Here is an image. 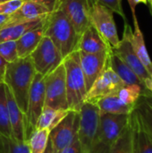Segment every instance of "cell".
I'll return each instance as SVG.
<instances>
[{
    "label": "cell",
    "mask_w": 152,
    "mask_h": 153,
    "mask_svg": "<svg viewBox=\"0 0 152 153\" xmlns=\"http://www.w3.org/2000/svg\"><path fill=\"white\" fill-rule=\"evenodd\" d=\"M144 85L147 90H149L152 93V75H150L145 81H144Z\"/></svg>",
    "instance_id": "37"
},
{
    "label": "cell",
    "mask_w": 152,
    "mask_h": 153,
    "mask_svg": "<svg viewBox=\"0 0 152 153\" xmlns=\"http://www.w3.org/2000/svg\"><path fill=\"white\" fill-rule=\"evenodd\" d=\"M0 153H30L28 141H17L0 134Z\"/></svg>",
    "instance_id": "27"
},
{
    "label": "cell",
    "mask_w": 152,
    "mask_h": 153,
    "mask_svg": "<svg viewBox=\"0 0 152 153\" xmlns=\"http://www.w3.org/2000/svg\"><path fill=\"white\" fill-rule=\"evenodd\" d=\"M70 112V109H54L44 106L36 124V129H54Z\"/></svg>",
    "instance_id": "24"
},
{
    "label": "cell",
    "mask_w": 152,
    "mask_h": 153,
    "mask_svg": "<svg viewBox=\"0 0 152 153\" xmlns=\"http://www.w3.org/2000/svg\"><path fill=\"white\" fill-rule=\"evenodd\" d=\"M0 56L6 63L16 61L18 57L16 41H4L0 43Z\"/></svg>",
    "instance_id": "30"
},
{
    "label": "cell",
    "mask_w": 152,
    "mask_h": 153,
    "mask_svg": "<svg viewBox=\"0 0 152 153\" xmlns=\"http://www.w3.org/2000/svg\"><path fill=\"white\" fill-rule=\"evenodd\" d=\"M5 1H10V0H0V3L1 2H5Z\"/></svg>",
    "instance_id": "41"
},
{
    "label": "cell",
    "mask_w": 152,
    "mask_h": 153,
    "mask_svg": "<svg viewBox=\"0 0 152 153\" xmlns=\"http://www.w3.org/2000/svg\"><path fill=\"white\" fill-rule=\"evenodd\" d=\"M88 4L90 23L111 48H116L120 39L114 19V12L98 0H88Z\"/></svg>",
    "instance_id": "5"
},
{
    "label": "cell",
    "mask_w": 152,
    "mask_h": 153,
    "mask_svg": "<svg viewBox=\"0 0 152 153\" xmlns=\"http://www.w3.org/2000/svg\"><path fill=\"white\" fill-rule=\"evenodd\" d=\"M58 153H80V143L78 141V136L77 139L71 145H69L68 147H66L65 149H64Z\"/></svg>",
    "instance_id": "33"
},
{
    "label": "cell",
    "mask_w": 152,
    "mask_h": 153,
    "mask_svg": "<svg viewBox=\"0 0 152 153\" xmlns=\"http://www.w3.org/2000/svg\"><path fill=\"white\" fill-rule=\"evenodd\" d=\"M125 84L120 77L108 65V63L102 74L94 82L91 88L88 91L85 101L93 102L96 100L117 92Z\"/></svg>",
    "instance_id": "12"
},
{
    "label": "cell",
    "mask_w": 152,
    "mask_h": 153,
    "mask_svg": "<svg viewBox=\"0 0 152 153\" xmlns=\"http://www.w3.org/2000/svg\"><path fill=\"white\" fill-rule=\"evenodd\" d=\"M47 18V17H46ZM46 22V21H45ZM44 37V24L24 33L16 40L19 58H25L35 50L41 39Z\"/></svg>",
    "instance_id": "21"
},
{
    "label": "cell",
    "mask_w": 152,
    "mask_h": 153,
    "mask_svg": "<svg viewBox=\"0 0 152 153\" xmlns=\"http://www.w3.org/2000/svg\"><path fill=\"white\" fill-rule=\"evenodd\" d=\"M48 129H36L28 140L30 153H44L46 151L48 139Z\"/></svg>",
    "instance_id": "25"
},
{
    "label": "cell",
    "mask_w": 152,
    "mask_h": 153,
    "mask_svg": "<svg viewBox=\"0 0 152 153\" xmlns=\"http://www.w3.org/2000/svg\"><path fill=\"white\" fill-rule=\"evenodd\" d=\"M33 63L36 73L46 76L56 67H58L64 60L60 51L47 36H44L39 41L35 50L30 55Z\"/></svg>",
    "instance_id": "7"
},
{
    "label": "cell",
    "mask_w": 152,
    "mask_h": 153,
    "mask_svg": "<svg viewBox=\"0 0 152 153\" xmlns=\"http://www.w3.org/2000/svg\"><path fill=\"white\" fill-rule=\"evenodd\" d=\"M109 51L89 54L79 50L81 67L83 73L87 91L91 88L94 82L102 74L108 65Z\"/></svg>",
    "instance_id": "15"
},
{
    "label": "cell",
    "mask_w": 152,
    "mask_h": 153,
    "mask_svg": "<svg viewBox=\"0 0 152 153\" xmlns=\"http://www.w3.org/2000/svg\"><path fill=\"white\" fill-rule=\"evenodd\" d=\"M47 15L32 20V21L16 23V24L8 25V26L0 28V43L4 42V41H11V40L16 41L27 31L34 28L42 26L45 23Z\"/></svg>",
    "instance_id": "19"
},
{
    "label": "cell",
    "mask_w": 152,
    "mask_h": 153,
    "mask_svg": "<svg viewBox=\"0 0 152 153\" xmlns=\"http://www.w3.org/2000/svg\"><path fill=\"white\" fill-rule=\"evenodd\" d=\"M23 3V0H10L0 3V14L10 15L14 13Z\"/></svg>",
    "instance_id": "31"
},
{
    "label": "cell",
    "mask_w": 152,
    "mask_h": 153,
    "mask_svg": "<svg viewBox=\"0 0 152 153\" xmlns=\"http://www.w3.org/2000/svg\"><path fill=\"white\" fill-rule=\"evenodd\" d=\"M0 134L4 136L12 138V131L6 103L4 83L0 84Z\"/></svg>",
    "instance_id": "26"
},
{
    "label": "cell",
    "mask_w": 152,
    "mask_h": 153,
    "mask_svg": "<svg viewBox=\"0 0 152 153\" xmlns=\"http://www.w3.org/2000/svg\"><path fill=\"white\" fill-rule=\"evenodd\" d=\"M5 95L11 125L12 138L17 141H28V126L26 116L18 107L11 91L6 85Z\"/></svg>",
    "instance_id": "16"
},
{
    "label": "cell",
    "mask_w": 152,
    "mask_h": 153,
    "mask_svg": "<svg viewBox=\"0 0 152 153\" xmlns=\"http://www.w3.org/2000/svg\"><path fill=\"white\" fill-rule=\"evenodd\" d=\"M98 1L103 4L104 5H106L107 7H108L109 9H111L114 13L119 14L125 20V22L126 21L122 6V0H98Z\"/></svg>",
    "instance_id": "32"
},
{
    "label": "cell",
    "mask_w": 152,
    "mask_h": 153,
    "mask_svg": "<svg viewBox=\"0 0 152 153\" xmlns=\"http://www.w3.org/2000/svg\"><path fill=\"white\" fill-rule=\"evenodd\" d=\"M78 49L84 53L95 54L108 51L111 48L94 26L90 24L81 34Z\"/></svg>",
    "instance_id": "18"
},
{
    "label": "cell",
    "mask_w": 152,
    "mask_h": 153,
    "mask_svg": "<svg viewBox=\"0 0 152 153\" xmlns=\"http://www.w3.org/2000/svg\"><path fill=\"white\" fill-rule=\"evenodd\" d=\"M128 3H129V5H130V8H131V11H132V13H135V8H136V5L139 4H148L149 3V0H127Z\"/></svg>",
    "instance_id": "35"
},
{
    "label": "cell",
    "mask_w": 152,
    "mask_h": 153,
    "mask_svg": "<svg viewBox=\"0 0 152 153\" xmlns=\"http://www.w3.org/2000/svg\"><path fill=\"white\" fill-rule=\"evenodd\" d=\"M79 116L77 136L80 143V153H92L99 124L100 111L94 103L85 101L79 111Z\"/></svg>",
    "instance_id": "4"
},
{
    "label": "cell",
    "mask_w": 152,
    "mask_h": 153,
    "mask_svg": "<svg viewBox=\"0 0 152 153\" xmlns=\"http://www.w3.org/2000/svg\"><path fill=\"white\" fill-rule=\"evenodd\" d=\"M65 69V85L68 108L79 112L85 102L87 89L83 73L81 67L80 52L76 50L63 60Z\"/></svg>",
    "instance_id": "3"
},
{
    "label": "cell",
    "mask_w": 152,
    "mask_h": 153,
    "mask_svg": "<svg viewBox=\"0 0 152 153\" xmlns=\"http://www.w3.org/2000/svg\"><path fill=\"white\" fill-rule=\"evenodd\" d=\"M8 18V15H4V14H0V28L4 24V22H6Z\"/></svg>",
    "instance_id": "39"
},
{
    "label": "cell",
    "mask_w": 152,
    "mask_h": 153,
    "mask_svg": "<svg viewBox=\"0 0 152 153\" xmlns=\"http://www.w3.org/2000/svg\"><path fill=\"white\" fill-rule=\"evenodd\" d=\"M133 153H152V133L134 108L129 115Z\"/></svg>",
    "instance_id": "13"
},
{
    "label": "cell",
    "mask_w": 152,
    "mask_h": 153,
    "mask_svg": "<svg viewBox=\"0 0 152 153\" xmlns=\"http://www.w3.org/2000/svg\"><path fill=\"white\" fill-rule=\"evenodd\" d=\"M133 29L127 21L125 22V28L123 32V38L119 40L118 45L111 48L113 54L119 57L126 65H128L137 76L144 82V81L150 76L139 58L137 57L132 45V37H133Z\"/></svg>",
    "instance_id": "9"
},
{
    "label": "cell",
    "mask_w": 152,
    "mask_h": 153,
    "mask_svg": "<svg viewBox=\"0 0 152 153\" xmlns=\"http://www.w3.org/2000/svg\"><path fill=\"white\" fill-rule=\"evenodd\" d=\"M44 153H57L56 151L55 150V148H54V146H53V144H52V143H51V141L49 139H48V143H47L46 151H45Z\"/></svg>",
    "instance_id": "38"
},
{
    "label": "cell",
    "mask_w": 152,
    "mask_h": 153,
    "mask_svg": "<svg viewBox=\"0 0 152 153\" xmlns=\"http://www.w3.org/2000/svg\"><path fill=\"white\" fill-rule=\"evenodd\" d=\"M79 122V112L70 110L68 115L50 131L49 140L56 152H60L77 139Z\"/></svg>",
    "instance_id": "10"
},
{
    "label": "cell",
    "mask_w": 152,
    "mask_h": 153,
    "mask_svg": "<svg viewBox=\"0 0 152 153\" xmlns=\"http://www.w3.org/2000/svg\"><path fill=\"white\" fill-rule=\"evenodd\" d=\"M134 108L139 112L152 133V94L141 96Z\"/></svg>",
    "instance_id": "28"
},
{
    "label": "cell",
    "mask_w": 152,
    "mask_h": 153,
    "mask_svg": "<svg viewBox=\"0 0 152 153\" xmlns=\"http://www.w3.org/2000/svg\"><path fill=\"white\" fill-rule=\"evenodd\" d=\"M129 122V115L100 113L96 142L111 149Z\"/></svg>",
    "instance_id": "8"
},
{
    "label": "cell",
    "mask_w": 152,
    "mask_h": 153,
    "mask_svg": "<svg viewBox=\"0 0 152 153\" xmlns=\"http://www.w3.org/2000/svg\"><path fill=\"white\" fill-rule=\"evenodd\" d=\"M133 24H134V30L133 31V37H132L133 48L137 57L139 58V60L141 61V63L142 64V65L148 72V74L150 75H152V61L148 53L145 41H144L143 33L138 23L136 13L133 14Z\"/></svg>",
    "instance_id": "20"
},
{
    "label": "cell",
    "mask_w": 152,
    "mask_h": 153,
    "mask_svg": "<svg viewBox=\"0 0 152 153\" xmlns=\"http://www.w3.org/2000/svg\"><path fill=\"white\" fill-rule=\"evenodd\" d=\"M44 36L53 41L64 58L79 50L80 35L65 14L58 8L47 15L44 23Z\"/></svg>",
    "instance_id": "2"
},
{
    "label": "cell",
    "mask_w": 152,
    "mask_h": 153,
    "mask_svg": "<svg viewBox=\"0 0 152 153\" xmlns=\"http://www.w3.org/2000/svg\"><path fill=\"white\" fill-rule=\"evenodd\" d=\"M109 153H133L129 122L127 126L125 128L117 141L115 143V144L109 151Z\"/></svg>",
    "instance_id": "29"
},
{
    "label": "cell",
    "mask_w": 152,
    "mask_h": 153,
    "mask_svg": "<svg viewBox=\"0 0 152 153\" xmlns=\"http://www.w3.org/2000/svg\"><path fill=\"white\" fill-rule=\"evenodd\" d=\"M23 1H26V0H23ZM32 1H36V2H39V3H41L43 4H45L51 12L55 9L57 2L59 0H32Z\"/></svg>",
    "instance_id": "34"
},
{
    "label": "cell",
    "mask_w": 152,
    "mask_h": 153,
    "mask_svg": "<svg viewBox=\"0 0 152 153\" xmlns=\"http://www.w3.org/2000/svg\"><path fill=\"white\" fill-rule=\"evenodd\" d=\"M99 109L100 113L116 114V115H130L134 109L133 106L125 104L117 96L116 92L106 97L100 98L93 101Z\"/></svg>",
    "instance_id": "22"
},
{
    "label": "cell",
    "mask_w": 152,
    "mask_h": 153,
    "mask_svg": "<svg viewBox=\"0 0 152 153\" xmlns=\"http://www.w3.org/2000/svg\"><path fill=\"white\" fill-rule=\"evenodd\" d=\"M7 63L0 56V84L4 83V74H5V69H6Z\"/></svg>",
    "instance_id": "36"
},
{
    "label": "cell",
    "mask_w": 152,
    "mask_h": 153,
    "mask_svg": "<svg viewBox=\"0 0 152 153\" xmlns=\"http://www.w3.org/2000/svg\"><path fill=\"white\" fill-rule=\"evenodd\" d=\"M45 106V76L36 73L28 100L26 119L28 126V140L36 130V124Z\"/></svg>",
    "instance_id": "11"
},
{
    "label": "cell",
    "mask_w": 152,
    "mask_h": 153,
    "mask_svg": "<svg viewBox=\"0 0 152 153\" xmlns=\"http://www.w3.org/2000/svg\"><path fill=\"white\" fill-rule=\"evenodd\" d=\"M149 3L151 4V9H152V0H149Z\"/></svg>",
    "instance_id": "40"
},
{
    "label": "cell",
    "mask_w": 152,
    "mask_h": 153,
    "mask_svg": "<svg viewBox=\"0 0 152 153\" xmlns=\"http://www.w3.org/2000/svg\"><path fill=\"white\" fill-rule=\"evenodd\" d=\"M108 65L114 70V72L120 77L125 85H139L141 87L146 88L144 82L137 76V74L126 65L119 57L112 53L111 49L108 54Z\"/></svg>",
    "instance_id": "23"
},
{
    "label": "cell",
    "mask_w": 152,
    "mask_h": 153,
    "mask_svg": "<svg viewBox=\"0 0 152 153\" xmlns=\"http://www.w3.org/2000/svg\"><path fill=\"white\" fill-rule=\"evenodd\" d=\"M56 8L60 9L65 14L80 36L91 24L89 15L88 0H59Z\"/></svg>",
    "instance_id": "14"
},
{
    "label": "cell",
    "mask_w": 152,
    "mask_h": 153,
    "mask_svg": "<svg viewBox=\"0 0 152 153\" xmlns=\"http://www.w3.org/2000/svg\"><path fill=\"white\" fill-rule=\"evenodd\" d=\"M35 74L36 70L30 56L18 58L16 61L6 65L4 83L9 88L18 107L25 116L30 90Z\"/></svg>",
    "instance_id": "1"
},
{
    "label": "cell",
    "mask_w": 152,
    "mask_h": 153,
    "mask_svg": "<svg viewBox=\"0 0 152 153\" xmlns=\"http://www.w3.org/2000/svg\"><path fill=\"white\" fill-rule=\"evenodd\" d=\"M45 106L54 109H69L66 98L65 69L63 63L45 76Z\"/></svg>",
    "instance_id": "6"
},
{
    "label": "cell",
    "mask_w": 152,
    "mask_h": 153,
    "mask_svg": "<svg viewBox=\"0 0 152 153\" xmlns=\"http://www.w3.org/2000/svg\"><path fill=\"white\" fill-rule=\"evenodd\" d=\"M50 12L51 11L41 3L32 0H26L23 1L22 5L14 13L8 15L6 22L1 28L8 25L32 21L42 16H45Z\"/></svg>",
    "instance_id": "17"
}]
</instances>
